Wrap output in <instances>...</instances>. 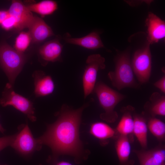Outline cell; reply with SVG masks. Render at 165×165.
Listing matches in <instances>:
<instances>
[{
  "label": "cell",
  "instance_id": "1",
  "mask_svg": "<svg viewBox=\"0 0 165 165\" xmlns=\"http://www.w3.org/2000/svg\"><path fill=\"white\" fill-rule=\"evenodd\" d=\"M88 105L86 103L74 109L63 105L56 114V121L49 125L45 133L38 138L42 145L47 146L51 150L52 154L46 160L50 165L58 161L62 155L73 157L77 164L88 159L90 152L84 148L79 130L82 112Z\"/></svg>",
  "mask_w": 165,
  "mask_h": 165
},
{
  "label": "cell",
  "instance_id": "2",
  "mask_svg": "<svg viewBox=\"0 0 165 165\" xmlns=\"http://www.w3.org/2000/svg\"><path fill=\"white\" fill-rule=\"evenodd\" d=\"M93 93L96 94L100 104L104 110V112L100 114V118L109 123L116 121L118 114L114 109L125 98V96L101 82L96 83Z\"/></svg>",
  "mask_w": 165,
  "mask_h": 165
},
{
  "label": "cell",
  "instance_id": "3",
  "mask_svg": "<svg viewBox=\"0 0 165 165\" xmlns=\"http://www.w3.org/2000/svg\"><path fill=\"white\" fill-rule=\"evenodd\" d=\"M115 61L114 71L108 74L112 85L118 90L125 88H137L138 85L134 76L129 53L125 52L119 54Z\"/></svg>",
  "mask_w": 165,
  "mask_h": 165
},
{
  "label": "cell",
  "instance_id": "4",
  "mask_svg": "<svg viewBox=\"0 0 165 165\" xmlns=\"http://www.w3.org/2000/svg\"><path fill=\"white\" fill-rule=\"evenodd\" d=\"M25 61L23 53L16 51L6 43L0 45V63L12 86L21 71Z\"/></svg>",
  "mask_w": 165,
  "mask_h": 165
},
{
  "label": "cell",
  "instance_id": "5",
  "mask_svg": "<svg viewBox=\"0 0 165 165\" xmlns=\"http://www.w3.org/2000/svg\"><path fill=\"white\" fill-rule=\"evenodd\" d=\"M150 46L147 43L143 48L136 50L131 62L133 72L141 84L148 82L151 75L152 57Z\"/></svg>",
  "mask_w": 165,
  "mask_h": 165
},
{
  "label": "cell",
  "instance_id": "6",
  "mask_svg": "<svg viewBox=\"0 0 165 165\" xmlns=\"http://www.w3.org/2000/svg\"><path fill=\"white\" fill-rule=\"evenodd\" d=\"M104 57L99 54L89 56L86 61V65L82 77V85L84 98L92 93L99 70L105 68Z\"/></svg>",
  "mask_w": 165,
  "mask_h": 165
},
{
  "label": "cell",
  "instance_id": "7",
  "mask_svg": "<svg viewBox=\"0 0 165 165\" xmlns=\"http://www.w3.org/2000/svg\"><path fill=\"white\" fill-rule=\"evenodd\" d=\"M12 87L7 84L6 85L0 104L3 107L13 106L26 115L30 120L35 121L36 118L32 103L28 99L16 93Z\"/></svg>",
  "mask_w": 165,
  "mask_h": 165
},
{
  "label": "cell",
  "instance_id": "8",
  "mask_svg": "<svg viewBox=\"0 0 165 165\" xmlns=\"http://www.w3.org/2000/svg\"><path fill=\"white\" fill-rule=\"evenodd\" d=\"M42 145L38 138L33 137L27 124L25 125L16 137L11 145L21 154L27 155L41 149Z\"/></svg>",
  "mask_w": 165,
  "mask_h": 165
},
{
  "label": "cell",
  "instance_id": "9",
  "mask_svg": "<svg viewBox=\"0 0 165 165\" xmlns=\"http://www.w3.org/2000/svg\"><path fill=\"white\" fill-rule=\"evenodd\" d=\"M8 11L10 16L15 20V29L18 31L28 28L34 18L32 12L21 1L12 0Z\"/></svg>",
  "mask_w": 165,
  "mask_h": 165
},
{
  "label": "cell",
  "instance_id": "10",
  "mask_svg": "<svg viewBox=\"0 0 165 165\" xmlns=\"http://www.w3.org/2000/svg\"><path fill=\"white\" fill-rule=\"evenodd\" d=\"M147 28V43L150 45L157 42L165 37L164 20L151 12L148 13L145 21Z\"/></svg>",
  "mask_w": 165,
  "mask_h": 165
},
{
  "label": "cell",
  "instance_id": "11",
  "mask_svg": "<svg viewBox=\"0 0 165 165\" xmlns=\"http://www.w3.org/2000/svg\"><path fill=\"white\" fill-rule=\"evenodd\" d=\"M60 38L58 36L46 42L39 49V54L43 65H46L50 62L61 60L63 46L60 42Z\"/></svg>",
  "mask_w": 165,
  "mask_h": 165
},
{
  "label": "cell",
  "instance_id": "12",
  "mask_svg": "<svg viewBox=\"0 0 165 165\" xmlns=\"http://www.w3.org/2000/svg\"><path fill=\"white\" fill-rule=\"evenodd\" d=\"M28 28L31 38L32 42L34 43L41 42L54 35L51 28L42 19L37 16H34Z\"/></svg>",
  "mask_w": 165,
  "mask_h": 165
},
{
  "label": "cell",
  "instance_id": "13",
  "mask_svg": "<svg viewBox=\"0 0 165 165\" xmlns=\"http://www.w3.org/2000/svg\"><path fill=\"white\" fill-rule=\"evenodd\" d=\"M140 165H165V148L160 146L149 150H135Z\"/></svg>",
  "mask_w": 165,
  "mask_h": 165
},
{
  "label": "cell",
  "instance_id": "14",
  "mask_svg": "<svg viewBox=\"0 0 165 165\" xmlns=\"http://www.w3.org/2000/svg\"><path fill=\"white\" fill-rule=\"evenodd\" d=\"M69 35L67 33L64 37L66 43L91 50L104 47L99 34L97 32H92L85 36L79 38H71Z\"/></svg>",
  "mask_w": 165,
  "mask_h": 165
},
{
  "label": "cell",
  "instance_id": "15",
  "mask_svg": "<svg viewBox=\"0 0 165 165\" xmlns=\"http://www.w3.org/2000/svg\"><path fill=\"white\" fill-rule=\"evenodd\" d=\"M34 75L35 93L36 96H46L53 92L54 85L50 76L46 75L45 73L41 71L36 72Z\"/></svg>",
  "mask_w": 165,
  "mask_h": 165
},
{
  "label": "cell",
  "instance_id": "16",
  "mask_svg": "<svg viewBox=\"0 0 165 165\" xmlns=\"http://www.w3.org/2000/svg\"><path fill=\"white\" fill-rule=\"evenodd\" d=\"M122 110L123 115L116 127V130L120 135L128 136L133 134L134 121L132 112L134 108L128 105Z\"/></svg>",
  "mask_w": 165,
  "mask_h": 165
},
{
  "label": "cell",
  "instance_id": "17",
  "mask_svg": "<svg viewBox=\"0 0 165 165\" xmlns=\"http://www.w3.org/2000/svg\"><path fill=\"white\" fill-rule=\"evenodd\" d=\"M145 108L152 117L159 115L165 116V97L158 92L153 93L149 101L145 104Z\"/></svg>",
  "mask_w": 165,
  "mask_h": 165
},
{
  "label": "cell",
  "instance_id": "18",
  "mask_svg": "<svg viewBox=\"0 0 165 165\" xmlns=\"http://www.w3.org/2000/svg\"><path fill=\"white\" fill-rule=\"evenodd\" d=\"M134 121L133 134L141 147L145 149L147 147L148 127L145 119L138 114L133 116Z\"/></svg>",
  "mask_w": 165,
  "mask_h": 165
},
{
  "label": "cell",
  "instance_id": "19",
  "mask_svg": "<svg viewBox=\"0 0 165 165\" xmlns=\"http://www.w3.org/2000/svg\"><path fill=\"white\" fill-rule=\"evenodd\" d=\"M89 132L93 136L101 141L102 143L115 136L116 131L106 123L97 122L90 126Z\"/></svg>",
  "mask_w": 165,
  "mask_h": 165
},
{
  "label": "cell",
  "instance_id": "20",
  "mask_svg": "<svg viewBox=\"0 0 165 165\" xmlns=\"http://www.w3.org/2000/svg\"><path fill=\"white\" fill-rule=\"evenodd\" d=\"M115 148L120 165H128L131 146L128 136L119 135L116 141Z\"/></svg>",
  "mask_w": 165,
  "mask_h": 165
},
{
  "label": "cell",
  "instance_id": "21",
  "mask_svg": "<svg viewBox=\"0 0 165 165\" xmlns=\"http://www.w3.org/2000/svg\"><path fill=\"white\" fill-rule=\"evenodd\" d=\"M25 6L30 11L36 13L42 17L53 14L58 9L57 2L51 0H43L36 3L33 2Z\"/></svg>",
  "mask_w": 165,
  "mask_h": 165
},
{
  "label": "cell",
  "instance_id": "22",
  "mask_svg": "<svg viewBox=\"0 0 165 165\" xmlns=\"http://www.w3.org/2000/svg\"><path fill=\"white\" fill-rule=\"evenodd\" d=\"M151 133L158 139L163 141L165 137V124L159 119L154 117L150 118L147 124Z\"/></svg>",
  "mask_w": 165,
  "mask_h": 165
},
{
  "label": "cell",
  "instance_id": "23",
  "mask_svg": "<svg viewBox=\"0 0 165 165\" xmlns=\"http://www.w3.org/2000/svg\"><path fill=\"white\" fill-rule=\"evenodd\" d=\"M31 42V38L28 31H21L16 38L14 48L18 52L23 53Z\"/></svg>",
  "mask_w": 165,
  "mask_h": 165
},
{
  "label": "cell",
  "instance_id": "24",
  "mask_svg": "<svg viewBox=\"0 0 165 165\" xmlns=\"http://www.w3.org/2000/svg\"><path fill=\"white\" fill-rule=\"evenodd\" d=\"M17 134L0 138V151L6 147L11 146Z\"/></svg>",
  "mask_w": 165,
  "mask_h": 165
},
{
  "label": "cell",
  "instance_id": "25",
  "mask_svg": "<svg viewBox=\"0 0 165 165\" xmlns=\"http://www.w3.org/2000/svg\"><path fill=\"white\" fill-rule=\"evenodd\" d=\"M1 27L6 31L15 28V22L14 19L10 16L4 20L0 24Z\"/></svg>",
  "mask_w": 165,
  "mask_h": 165
},
{
  "label": "cell",
  "instance_id": "26",
  "mask_svg": "<svg viewBox=\"0 0 165 165\" xmlns=\"http://www.w3.org/2000/svg\"><path fill=\"white\" fill-rule=\"evenodd\" d=\"M154 85L163 93H165V75H163L154 84Z\"/></svg>",
  "mask_w": 165,
  "mask_h": 165
},
{
  "label": "cell",
  "instance_id": "27",
  "mask_svg": "<svg viewBox=\"0 0 165 165\" xmlns=\"http://www.w3.org/2000/svg\"><path fill=\"white\" fill-rule=\"evenodd\" d=\"M9 16L8 10H0V24L4 20Z\"/></svg>",
  "mask_w": 165,
  "mask_h": 165
},
{
  "label": "cell",
  "instance_id": "28",
  "mask_svg": "<svg viewBox=\"0 0 165 165\" xmlns=\"http://www.w3.org/2000/svg\"><path fill=\"white\" fill-rule=\"evenodd\" d=\"M50 165H73L71 163L65 161H61L57 162Z\"/></svg>",
  "mask_w": 165,
  "mask_h": 165
},
{
  "label": "cell",
  "instance_id": "29",
  "mask_svg": "<svg viewBox=\"0 0 165 165\" xmlns=\"http://www.w3.org/2000/svg\"><path fill=\"white\" fill-rule=\"evenodd\" d=\"M5 129L2 126L1 124H0V132L2 133H3L5 131Z\"/></svg>",
  "mask_w": 165,
  "mask_h": 165
},
{
  "label": "cell",
  "instance_id": "30",
  "mask_svg": "<svg viewBox=\"0 0 165 165\" xmlns=\"http://www.w3.org/2000/svg\"><path fill=\"white\" fill-rule=\"evenodd\" d=\"M39 165H42V164H39Z\"/></svg>",
  "mask_w": 165,
  "mask_h": 165
},
{
  "label": "cell",
  "instance_id": "31",
  "mask_svg": "<svg viewBox=\"0 0 165 165\" xmlns=\"http://www.w3.org/2000/svg\"><path fill=\"white\" fill-rule=\"evenodd\" d=\"M6 165V164H4V165Z\"/></svg>",
  "mask_w": 165,
  "mask_h": 165
}]
</instances>
